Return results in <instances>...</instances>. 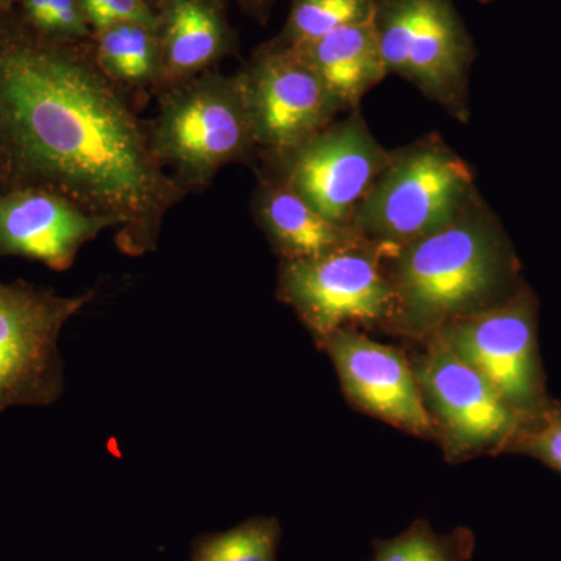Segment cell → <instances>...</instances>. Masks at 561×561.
I'll use <instances>...</instances> for the list:
<instances>
[{
    "label": "cell",
    "instance_id": "6da1fadb",
    "mask_svg": "<svg viewBox=\"0 0 561 561\" xmlns=\"http://www.w3.org/2000/svg\"><path fill=\"white\" fill-rule=\"evenodd\" d=\"M60 194L117 230L128 256L160 241L187 191L151 149L149 124L105 76L91 39H51L0 10V190Z\"/></svg>",
    "mask_w": 561,
    "mask_h": 561
},
{
    "label": "cell",
    "instance_id": "7a4b0ae2",
    "mask_svg": "<svg viewBox=\"0 0 561 561\" xmlns=\"http://www.w3.org/2000/svg\"><path fill=\"white\" fill-rule=\"evenodd\" d=\"M387 272L394 309L386 330L421 343L526 283L515 247L481 192L440 230L387 256Z\"/></svg>",
    "mask_w": 561,
    "mask_h": 561
},
{
    "label": "cell",
    "instance_id": "3957f363",
    "mask_svg": "<svg viewBox=\"0 0 561 561\" xmlns=\"http://www.w3.org/2000/svg\"><path fill=\"white\" fill-rule=\"evenodd\" d=\"M157 94V117L149 124L151 149L183 190H203L225 165L256 158L238 73L210 69Z\"/></svg>",
    "mask_w": 561,
    "mask_h": 561
},
{
    "label": "cell",
    "instance_id": "277c9868",
    "mask_svg": "<svg viewBox=\"0 0 561 561\" xmlns=\"http://www.w3.org/2000/svg\"><path fill=\"white\" fill-rule=\"evenodd\" d=\"M479 194L471 165L438 133L391 150L375 186L354 214L364 241L393 254L440 230Z\"/></svg>",
    "mask_w": 561,
    "mask_h": 561
},
{
    "label": "cell",
    "instance_id": "5b68a950",
    "mask_svg": "<svg viewBox=\"0 0 561 561\" xmlns=\"http://www.w3.org/2000/svg\"><path fill=\"white\" fill-rule=\"evenodd\" d=\"M373 24L387 76L408 81L467 125L478 50L454 0H376Z\"/></svg>",
    "mask_w": 561,
    "mask_h": 561
},
{
    "label": "cell",
    "instance_id": "8992f818",
    "mask_svg": "<svg viewBox=\"0 0 561 561\" xmlns=\"http://www.w3.org/2000/svg\"><path fill=\"white\" fill-rule=\"evenodd\" d=\"M387 256L362 239L320 256L280 261L276 295L317 343L354 324L386 328L394 309Z\"/></svg>",
    "mask_w": 561,
    "mask_h": 561
},
{
    "label": "cell",
    "instance_id": "52a82bcc",
    "mask_svg": "<svg viewBox=\"0 0 561 561\" xmlns=\"http://www.w3.org/2000/svg\"><path fill=\"white\" fill-rule=\"evenodd\" d=\"M391 158L360 110L346 113L294 149L260 158V176L278 181L321 216L353 227L354 214Z\"/></svg>",
    "mask_w": 561,
    "mask_h": 561
},
{
    "label": "cell",
    "instance_id": "ba28073f",
    "mask_svg": "<svg viewBox=\"0 0 561 561\" xmlns=\"http://www.w3.org/2000/svg\"><path fill=\"white\" fill-rule=\"evenodd\" d=\"M92 297L94 291L65 297L25 280L0 279V413L60 400L61 331Z\"/></svg>",
    "mask_w": 561,
    "mask_h": 561
},
{
    "label": "cell",
    "instance_id": "9c48e42d",
    "mask_svg": "<svg viewBox=\"0 0 561 561\" xmlns=\"http://www.w3.org/2000/svg\"><path fill=\"white\" fill-rule=\"evenodd\" d=\"M538 311L537 295L524 283L507 300L451 321L434 337L485 378L513 411L529 416L551 401L538 345Z\"/></svg>",
    "mask_w": 561,
    "mask_h": 561
},
{
    "label": "cell",
    "instance_id": "30bf717a",
    "mask_svg": "<svg viewBox=\"0 0 561 561\" xmlns=\"http://www.w3.org/2000/svg\"><path fill=\"white\" fill-rule=\"evenodd\" d=\"M412 362L424 404L449 461L504 454L526 416L513 411L467 362L438 339Z\"/></svg>",
    "mask_w": 561,
    "mask_h": 561
},
{
    "label": "cell",
    "instance_id": "8fae6325",
    "mask_svg": "<svg viewBox=\"0 0 561 561\" xmlns=\"http://www.w3.org/2000/svg\"><path fill=\"white\" fill-rule=\"evenodd\" d=\"M238 76L253 124L257 160L300 146L343 113L297 51L272 39L253 51Z\"/></svg>",
    "mask_w": 561,
    "mask_h": 561
},
{
    "label": "cell",
    "instance_id": "7c38bea8",
    "mask_svg": "<svg viewBox=\"0 0 561 561\" xmlns=\"http://www.w3.org/2000/svg\"><path fill=\"white\" fill-rule=\"evenodd\" d=\"M319 345L331 357L343 393L357 411L416 437H435L412 364L401 350L373 341L356 328H341Z\"/></svg>",
    "mask_w": 561,
    "mask_h": 561
},
{
    "label": "cell",
    "instance_id": "4fadbf2b",
    "mask_svg": "<svg viewBox=\"0 0 561 561\" xmlns=\"http://www.w3.org/2000/svg\"><path fill=\"white\" fill-rule=\"evenodd\" d=\"M108 228H114L108 219L55 192L0 190V257H25L65 272L80 250Z\"/></svg>",
    "mask_w": 561,
    "mask_h": 561
},
{
    "label": "cell",
    "instance_id": "5bb4252c",
    "mask_svg": "<svg viewBox=\"0 0 561 561\" xmlns=\"http://www.w3.org/2000/svg\"><path fill=\"white\" fill-rule=\"evenodd\" d=\"M161 77L157 91L216 68L238 54L228 0H168L158 10Z\"/></svg>",
    "mask_w": 561,
    "mask_h": 561
},
{
    "label": "cell",
    "instance_id": "9a60e30c",
    "mask_svg": "<svg viewBox=\"0 0 561 561\" xmlns=\"http://www.w3.org/2000/svg\"><path fill=\"white\" fill-rule=\"evenodd\" d=\"M251 209L280 261L316 257L362 241L353 227L328 220L289 187L264 176Z\"/></svg>",
    "mask_w": 561,
    "mask_h": 561
},
{
    "label": "cell",
    "instance_id": "2e32d148",
    "mask_svg": "<svg viewBox=\"0 0 561 561\" xmlns=\"http://www.w3.org/2000/svg\"><path fill=\"white\" fill-rule=\"evenodd\" d=\"M291 50L320 77L343 113L360 110L365 95L387 77L373 20L345 25Z\"/></svg>",
    "mask_w": 561,
    "mask_h": 561
},
{
    "label": "cell",
    "instance_id": "e0dca14e",
    "mask_svg": "<svg viewBox=\"0 0 561 561\" xmlns=\"http://www.w3.org/2000/svg\"><path fill=\"white\" fill-rule=\"evenodd\" d=\"M95 60L105 76L125 92L157 91L161 77V46L157 28L114 24L92 35Z\"/></svg>",
    "mask_w": 561,
    "mask_h": 561
},
{
    "label": "cell",
    "instance_id": "ac0fdd59",
    "mask_svg": "<svg viewBox=\"0 0 561 561\" xmlns=\"http://www.w3.org/2000/svg\"><path fill=\"white\" fill-rule=\"evenodd\" d=\"M474 552L476 535L468 527L438 534L420 518L397 537L373 541L371 561H470Z\"/></svg>",
    "mask_w": 561,
    "mask_h": 561
},
{
    "label": "cell",
    "instance_id": "d6986e66",
    "mask_svg": "<svg viewBox=\"0 0 561 561\" xmlns=\"http://www.w3.org/2000/svg\"><path fill=\"white\" fill-rule=\"evenodd\" d=\"M280 538L276 516H253L231 529L195 538L191 561H278Z\"/></svg>",
    "mask_w": 561,
    "mask_h": 561
},
{
    "label": "cell",
    "instance_id": "ffe728a7",
    "mask_svg": "<svg viewBox=\"0 0 561 561\" xmlns=\"http://www.w3.org/2000/svg\"><path fill=\"white\" fill-rule=\"evenodd\" d=\"M375 9L376 0H290L283 31L272 41L297 49L345 25L371 21Z\"/></svg>",
    "mask_w": 561,
    "mask_h": 561
},
{
    "label": "cell",
    "instance_id": "44dd1931",
    "mask_svg": "<svg viewBox=\"0 0 561 561\" xmlns=\"http://www.w3.org/2000/svg\"><path fill=\"white\" fill-rule=\"evenodd\" d=\"M18 16L33 32L51 39H91L92 33L80 0H18Z\"/></svg>",
    "mask_w": 561,
    "mask_h": 561
},
{
    "label": "cell",
    "instance_id": "7402d4cb",
    "mask_svg": "<svg viewBox=\"0 0 561 561\" xmlns=\"http://www.w3.org/2000/svg\"><path fill=\"white\" fill-rule=\"evenodd\" d=\"M507 454H523L561 474V402L549 401L523 420Z\"/></svg>",
    "mask_w": 561,
    "mask_h": 561
},
{
    "label": "cell",
    "instance_id": "603a6c76",
    "mask_svg": "<svg viewBox=\"0 0 561 561\" xmlns=\"http://www.w3.org/2000/svg\"><path fill=\"white\" fill-rule=\"evenodd\" d=\"M92 33L114 24H142L158 27V11L147 0H80Z\"/></svg>",
    "mask_w": 561,
    "mask_h": 561
},
{
    "label": "cell",
    "instance_id": "cb8c5ba5",
    "mask_svg": "<svg viewBox=\"0 0 561 561\" xmlns=\"http://www.w3.org/2000/svg\"><path fill=\"white\" fill-rule=\"evenodd\" d=\"M234 2L251 20L256 21L260 25H267L278 0H234Z\"/></svg>",
    "mask_w": 561,
    "mask_h": 561
},
{
    "label": "cell",
    "instance_id": "d4e9b609",
    "mask_svg": "<svg viewBox=\"0 0 561 561\" xmlns=\"http://www.w3.org/2000/svg\"><path fill=\"white\" fill-rule=\"evenodd\" d=\"M18 0H0V10L13 9Z\"/></svg>",
    "mask_w": 561,
    "mask_h": 561
},
{
    "label": "cell",
    "instance_id": "484cf974",
    "mask_svg": "<svg viewBox=\"0 0 561 561\" xmlns=\"http://www.w3.org/2000/svg\"><path fill=\"white\" fill-rule=\"evenodd\" d=\"M154 10H160L162 5H164L168 0H147Z\"/></svg>",
    "mask_w": 561,
    "mask_h": 561
},
{
    "label": "cell",
    "instance_id": "4316f807",
    "mask_svg": "<svg viewBox=\"0 0 561 561\" xmlns=\"http://www.w3.org/2000/svg\"><path fill=\"white\" fill-rule=\"evenodd\" d=\"M478 2L483 3V5H489V3L496 2V0H478Z\"/></svg>",
    "mask_w": 561,
    "mask_h": 561
}]
</instances>
